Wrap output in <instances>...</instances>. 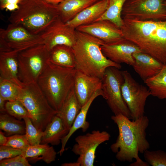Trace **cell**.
<instances>
[{"label":"cell","instance_id":"cell-1","mask_svg":"<svg viewBox=\"0 0 166 166\" xmlns=\"http://www.w3.org/2000/svg\"><path fill=\"white\" fill-rule=\"evenodd\" d=\"M111 119L118 130L116 140L110 146L111 151L116 154L117 159L121 162H129L135 159V162L129 166H149L139 156V153H144L150 148V144L146 139V130L149 123L148 117L144 115L131 121L120 114L112 116Z\"/></svg>","mask_w":166,"mask_h":166},{"label":"cell","instance_id":"cell-2","mask_svg":"<svg viewBox=\"0 0 166 166\" xmlns=\"http://www.w3.org/2000/svg\"><path fill=\"white\" fill-rule=\"evenodd\" d=\"M123 19L121 29L124 38L163 65H166V20Z\"/></svg>","mask_w":166,"mask_h":166},{"label":"cell","instance_id":"cell-3","mask_svg":"<svg viewBox=\"0 0 166 166\" xmlns=\"http://www.w3.org/2000/svg\"><path fill=\"white\" fill-rule=\"evenodd\" d=\"M75 43L72 47L74 54L75 69L86 74L102 79L109 67L120 69L121 65L106 57L101 46L104 43L89 34L76 30Z\"/></svg>","mask_w":166,"mask_h":166},{"label":"cell","instance_id":"cell-4","mask_svg":"<svg viewBox=\"0 0 166 166\" xmlns=\"http://www.w3.org/2000/svg\"><path fill=\"white\" fill-rule=\"evenodd\" d=\"M77 70L62 67L49 61L37 83L51 106L58 112L74 87Z\"/></svg>","mask_w":166,"mask_h":166},{"label":"cell","instance_id":"cell-5","mask_svg":"<svg viewBox=\"0 0 166 166\" xmlns=\"http://www.w3.org/2000/svg\"><path fill=\"white\" fill-rule=\"evenodd\" d=\"M58 17L57 5L43 0H25L12 12L8 20L32 34H39Z\"/></svg>","mask_w":166,"mask_h":166},{"label":"cell","instance_id":"cell-6","mask_svg":"<svg viewBox=\"0 0 166 166\" xmlns=\"http://www.w3.org/2000/svg\"><path fill=\"white\" fill-rule=\"evenodd\" d=\"M18 100L32 116L34 125L41 131H44L57 113L51 106L37 82L24 84Z\"/></svg>","mask_w":166,"mask_h":166},{"label":"cell","instance_id":"cell-7","mask_svg":"<svg viewBox=\"0 0 166 166\" xmlns=\"http://www.w3.org/2000/svg\"><path fill=\"white\" fill-rule=\"evenodd\" d=\"M49 51L44 44H39L18 53L19 77L24 84L37 82L49 62Z\"/></svg>","mask_w":166,"mask_h":166},{"label":"cell","instance_id":"cell-8","mask_svg":"<svg viewBox=\"0 0 166 166\" xmlns=\"http://www.w3.org/2000/svg\"><path fill=\"white\" fill-rule=\"evenodd\" d=\"M124 82L122 72L119 69L112 66L107 68L102 79L103 97L114 115L121 114L131 119L129 110L122 94Z\"/></svg>","mask_w":166,"mask_h":166},{"label":"cell","instance_id":"cell-9","mask_svg":"<svg viewBox=\"0 0 166 166\" xmlns=\"http://www.w3.org/2000/svg\"><path fill=\"white\" fill-rule=\"evenodd\" d=\"M166 0H126L122 19L140 21L166 20Z\"/></svg>","mask_w":166,"mask_h":166},{"label":"cell","instance_id":"cell-10","mask_svg":"<svg viewBox=\"0 0 166 166\" xmlns=\"http://www.w3.org/2000/svg\"><path fill=\"white\" fill-rule=\"evenodd\" d=\"M122 72L124 78L122 97L129 110L131 119L135 120L144 116L146 100L151 93L148 88L138 83L127 70Z\"/></svg>","mask_w":166,"mask_h":166},{"label":"cell","instance_id":"cell-11","mask_svg":"<svg viewBox=\"0 0 166 166\" xmlns=\"http://www.w3.org/2000/svg\"><path fill=\"white\" fill-rule=\"evenodd\" d=\"M43 44L40 34H33L22 26L10 23L0 30V52H18L33 46Z\"/></svg>","mask_w":166,"mask_h":166},{"label":"cell","instance_id":"cell-12","mask_svg":"<svg viewBox=\"0 0 166 166\" xmlns=\"http://www.w3.org/2000/svg\"><path fill=\"white\" fill-rule=\"evenodd\" d=\"M110 137L107 132L99 130L77 136L72 151L79 156L76 162L79 166H93L97 148L101 144L109 140Z\"/></svg>","mask_w":166,"mask_h":166},{"label":"cell","instance_id":"cell-13","mask_svg":"<svg viewBox=\"0 0 166 166\" xmlns=\"http://www.w3.org/2000/svg\"><path fill=\"white\" fill-rule=\"evenodd\" d=\"M40 34L43 44L50 51L59 45L72 47L76 42V30L64 22L58 17Z\"/></svg>","mask_w":166,"mask_h":166},{"label":"cell","instance_id":"cell-14","mask_svg":"<svg viewBox=\"0 0 166 166\" xmlns=\"http://www.w3.org/2000/svg\"><path fill=\"white\" fill-rule=\"evenodd\" d=\"M76 30L94 37L105 44L116 42L124 38L121 28L107 20H99L80 26Z\"/></svg>","mask_w":166,"mask_h":166},{"label":"cell","instance_id":"cell-15","mask_svg":"<svg viewBox=\"0 0 166 166\" xmlns=\"http://www.w3.org/2000/svg\"><path fill=\"white\" fill-rule=\"evenodd\" d=\"M101 49L104 55L113 61L132 66L135 61L133 54L143 51L136 45L124 38L116 42L105 43L101 46Z\"/></svg>","mask_w":166,"mask_h":166},{"label":"cell","instance_id":"cell-16","mask_svg":"<svg viewBox=\"0 0 166 166\" xmlns=\"http://www.w3.org/2000/svg\"><path fill=\"white\" fill-rule=\"evenodd\" d=\"M102 79L77 70L74 88L81 107L84 105L97 90L101 89Z\"/></svg>","mask_w":166,"mask_h":166},{"label":"cell","instance_id":"cell-17","mask_svg":"<svg viewBox=\"0 0 166 166\" xmlns=\"http://www.w3.org/2000/svg\"><path fill=\"white\" fill-rule=\"evenodd\" d=\"M133 56L135 61L132 66L144 81L157 74L164 65L143 51L134 53Z\"/></svg>","mask_w":166,"mask_h":166},{"label":"cell","instance_id":"cell-18","mask_svg":"<svg viewBox=\"0 0 166 166\" xmlns=\"http://www.w3.org/2000/svg\"><path fill=\"white\" fill-rule=\"evenodd\" d=\"M18 53L14 50L0 52V77L22 88L24 84L19 77Z\"/></svg>","mask_w":166,"mask_h":166},{"label":"cell","instance_id":"cell-19","mask_svg":"<svg viewBox=\"0 0 166 166\" xmlns=\"http://www.w3.org/2000/svg\"><path fill=\"white\" fill-rule=\"evenodd\" d=\"M108 5V0H101L83 10L66 23L76 29L79 26L92 23L104 13Z\"/></svg>","mask_w":166,"mask_h":166},{"label":"cell","instance_id":"cell-20","mask_svg":"<svg viewBox=\"0 0 166 166\" xmlns=\"http://www.w3.org/2000/svg\"><path fill=\"white\" fill-rule=\"evenodd\" d=\"M100 96L102 97L103 96V93L101 89L97 91L90 99L82 107L68 133L61 139V147L59 152L60 155H61L64 152L68 141L75 132L79 129H81L83 132H85L88 130L89 126V124L86 120L88 112L94 100Z\"/></svg>","mask_w":166,"mask_h":166},{"label":"cell","instance_id":"cell-21","mask_svg":"<svg viewBox=\"0 0 166 166\" xmlns=\"http://www.w3.org/2000/svg\"><path fill=\"white\" fill-rule=\"evenodd\" d=\"M81 107L76 96L73 87L56 114L61 120L68 131L72 126Z\"/></svg>","mask_w":166,"mask_h":166},{"label":"cell","instance_id":"cell-22","mask_svg":"<svg viewBox=\"0 0 166 166\" xmlns=\"http://www.w3.org/2000/svg\"><path fill=\"white\" fill-rule=\"evenodd\" d=\"M101 0H64L57 5L59 17L64 23L86 8Z\"/></svg>","mask_w":166,"mask_h":166},{"label":"cell","instance_id":"cell-23","mask_svg":"<svg viewBox=\"0 0 166 166\" xmlns=\"http://www.w3.org/2000/svg\"><path fill=\"white\" fill-rule=\"evenodd\" d=\"M68 131L61 118L56 115L43 131L41 144L58 145Z\"/></svg>","mask_w":166,"mask_h":166},{"label":"cell","instance_id":"cell-24","mask_svg":"<svg viewBox=\"0 0 166 166\" xmlns=\"http://www.w3.org/2000/svg\"><path fill=\"white\" fill-rule=\"evenodd\" d=\"M49 61L61 66L75 68V58L72 47L65 45H59L49 51Z\"/></svg>","mask_w":166,"mask_h":166},{"label":"cell","instance_id":"cell-25","mask_svg":"<svg viewBox=\"0 0 166 166\" xmlns=\"http://www.w3.org/2000/svg\"><path fill=\"white\" fill-rule=\"evenodd\" d=\"M21 155L27 159L35 161L42 160L49 164L55 160L57 152L53 146L49 144H40L29 146L22 150Z\"/></svg>","mask_w":166,"mask_h":166},{"label":"cell","instance_id":"cell-26","mask_svg":"<svg viewBox=\"0 0 166 166\" xmlns=\"http://www.w3.org/2000/svg\"><path fill=\"white\" fill-rule=\"evenodd\" d=\"M144 82L151 95L160 99H166V65L156 76Z\"/></svg>","mask_w":166,"mask_h":166},{"label":"cell","instance_id":"cell-27","mask_svg":"<svg viewBox=\"0 0 166 166\" xmlns=\"http://www.w3.org/2000/svg\"><path fill=\"white\" fill-rule=\"evenodd\" d=\"M0 129L6 136H9L25 134L26 132L24 121L16 119L6 112L0 113Z\"/></svg>","mask_w":166,"mask_h":166},{"label":"cell","instance_id":"cell-28","mask_svg":"<svg viewBox=\"0 0 166 166\" xmlns=\"http://www.w3.org/2000/svg\"><path fill=\"white\" fill-rule=\"evenodd\" d=\"M108 7L104 13L97 21L109 20L121 28L123 24L121 12L126 0H108Z\"/></svg>","mask_w":166,"mask_h":166},{"label":"cell","instance_id":"cell-29","mask_svg":"<svg viewBox=\"0 0 166 166\" xmlns=\"http://www.w3.org/2000/svg\"><path fill=\"white\" fill-rule=\"evenodd\" d=\"M22 87L0 77V97L6 101L18 100Z\"/></svg>","mask_w":166,"mask_h":166},{"label":"cell","instance_id":"cell-30","mask_svg":"<svg viewBox=\"0 0 166 166\" xmlns=\"http://www.w3.org/2000/svg\"><path fill=\"white\" fill-rule=\"evenodd\" d=\"M6 112L16 119L21 120L26 117H32L21 102L18 100L6 101Z\"/></svg>","mask_w":166,"mask_h":166},{"label":"cell","instance_id":"cell-31","mask_svg":"<svg viewBox=\"0 0 166 166\" xmlns=\"http://www.w3.org/2000/svg\"><path fill=\"white\" fill-rule=\"evenodd\" d=\"M26 125L25 135L30 145H35L41 143L43 131L38 129L33 124L30 118L23 119Z\"/></svg>","mask_w":166,"mask_h":166},{"label":"cell","instance_id":"cell-32","mask_svg":"<svg viewBox=\"0 0 166 166\" xmlns=\"http://www.w3.org/2000/svg\"><path fill=\"white\" fill-rule=\"evenodd\" d=\"M145 160L152 166H166V152L161 150L150 151L144 153Z\"/></svg>","mask_w":166,"mask_h":166},{"label":"cell","instance_id":"cell-33","mask_svg":"<svg viewBox=\"0 0 166 166\" xmlns=\"http://www.w3.org/2000/svg\"><path fill=\"white\" fill-rule=\"evenodd\" d=\"M5 145L22 150L30 145L25 134H17L8 137V141Z\"/></svg>","mask_w":166,"mask_h":166},{"label":"cell","instance_id":"cell-34","mask_svg":"<svg viewBox=\"0 0 166 166\" xmlns=\"http://www.w3.org/2000/svg\"><path fill=\"white\" fill-rule=\"evenodd\" d=\"M0 166H30L27 159L21 154L0 161Z\"/></svg>","mask_w":166,"mask_h":166},{"label":"cell","instance_id":"cell-35","mask_svg":"<svg viewBox=\"0 0 166 166\" xmlns=\"http://www.w3.org/2000/svg\"><path fill=\"white\" fill-rule=\"evenodd\" d=\"M22 150L7 145L0 146V161L22 154Z\"/></svg>","mask_w":166,"mask_h":166},{"label":"cell","instance_id":"cell-36","mask_svg":"<svg viewBox=\"0 0 166 166\" xmlns=\"http://www.w3.org/2000/svg\"><path fill=\"white\" fill-rule=\"evenodd\" d=\"M25 0H0L1 9L13 11L19 8V5Z\"/></svg>","mask_w":166,"mask_h":166},{"label":"cell","instance_id":"cell-37","mask_svg":"<svg viewBox=\"0 0 166 166\" xmlns=\"http://www.w3.org/2000/svg\"><path fill=\"white\" fill-rule=\"evenodd\" d=\"M4 132L0 131V146L5 145L8 141V137L6 136Z\"/></svg>","mask_w":166,"mask_h":166},{"label":"cell","instance_id":"cell-38","mask_svg":"<svg viewBox=\"0 0 166 166\" xmlns=\"http://www.w3.org/2000/svg\"><path fill=\"white\" fill-rule=\"evenodd\" d=\"M6 101L0 97V113L6 112L5 104Z\"/></svg>","mask_w":166,"mask_h":166},{"label":"cell","instance_id":"cell-39","mask_svg":"<svg viewBox=\"0 0 166 166\" xmlns=\"http://www.w3.org/2000/svg\"><path fill=\"white\" fill-rule=\"evenodd\" d=\"M46 2L53 5H57L64 0H43Z\"/></svg>","mask_w":166,"mask_h":166},{"label":"cell","instance_id":"cell-40","mask_svg":"<svg viewBox=\"0 0 166 166\" xmlns=\"http://www.w3.org/2000/svg\"><path fill=\"white\" fill-rule=\"evenodd\" d=\"M63 166H79V164L76 162L64 163L62 164Z\"/></svg>","mask_w":166,"mask_h":166},{"label":"cell","instance_id":"cell-41","mask_svg":"<svg viewBox=\"0 0 166 166\" xmlns=\"http://www.w3.org/2000/svg\"><path fill=\"white\" fill-rule=\"evenodd\" d=\"M165 6L166 7V1L165 2Z\"/></svg>","mask_w":166,"mask_h":166}]
</instances>
